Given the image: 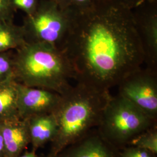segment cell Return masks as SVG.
I'll return each instance as SVG.
<instances>
[{"mask_svg": "<svg viewBox=\"0 0 157 157\" xmlns=\"http://www.w3.org/2000/svg\"><path fill=\"white\" fill-rule=\"evenodd\" d=\"M124 5L133 10L147 2H156L157 0H119Z\"/></svg>", "mask_w": 157, "mask_h": 157, "instance_id": "cell-20", "label": "cell"}, {"mask_svg": "<svg viewBox=\"0 0 157 157\" xmlns=\"http://www.w3.org/2000/svg\"><path fill=\"white\" fill-rule=\"evenodd\" d=\"M15 11L10 0H0V20L13 21Z\"/></svg>", "mask_w": 157, "mask_h": 157, "instance_id": "cell-19", "label": "cell"}, {"mask_svg": "<svg viewBox=\"0 0 157 157\" xmlns=\"http://www.w3.org/2000/svg\"><path fill=\"white\" fill-rule=\"evenodd\" d=\"M17 98V82L14 78L0 83V122L21 119Z\"/></svg>", "mask_w": 157, "mask_h": 157, "instance_id": "cell-12", "label": "cell"}, {"mask_svg": "<svg viewBox=\"0 0 157 157\" xmlns=\"http://www.w3.org/2000/svg\"><path fill=\"white\" fill-rule=\"evenodd\" d=\"M72 19V14L62 10L54 0H39L34 12L24 18L26 41L45 43L62 49Z\"/></svg>", "mask_w": 157, "mask_h": 157, "instance_id": "cell-5", "label": "cell"}, {"mask_svg": "<svg viewBox=\"0 0 157 157\" xmlns=\"http://www.w3.org/2000/svg\"><path fill=\"white\" fill-rule=\"evenodd\" d=\"M119 151L93 129L84 137L67 147L59 157H119Z\"/></svg>", "mask_w": 157, "mask_h": 157, "instance_id": "cell-9", "label": "cell"}, {"mask_svg": "<svg viewBox=\"0 0 157 157\" xmlns=\"http://www.w3.org/2000/svg\"><path fill=\"white\" fill-rule=\"evenodd\" d=\"M5 157H17L30 144L26 119H17L0 122Z\"/></svg>", "mask_w": 157, "mask_h": 157, "instance_id": "cell-10", "label": "cell"}, {"mask_svg": "<svg viewBox=\"0 0 157 157\" xmlns=\"http://www.w3.org/2000/svg\"><path fill=\"white\" fill-rule=\"evenodd\" d=\"M119 157H157V155L141 148L129 146L119 151Z\"/></svg>", "mask_w": 157, "mask_h": 157, "instance_id": "cell-18", "label": "cell"}, {"mask_svg": "<svg viewBox=\"0 0 157 157\" xmlns=\"http://www.w3.org/2000/svg\"><path fill=\"white\" fill-rule=\"evenodd\" d=\"M27 42L25 30L13 21L0 20V52L15 50Z\"/></svg>", "mask_w": 157, "mask_h": 157, "instance_id": "cell-13", "label": "cell"}, {"mask_svg": "<svg viewBox=\"0 0 157 157\" xmlns=\"http://www.w3.org/2000/svg\"><path fill=\"white\" fill-rule=\"evenodd\" d=\"M17 86L18 112L22 119L54 113L61 100V95L52 90L29 87L17 82Z\"/></svg>", "mask_w": 157, "mask_h": 157, "instance_id": "cell-8", "label": "cell"}, {"mask_svg": "<svg viewBox=\"0 0 157 157\" xmlns=\"http://www.w3.org/2000/svg\"><path fill=\"white\" fill-rule=\"evenodd\" d=\"M109 90L77 82L61 95L54 112L58 124L56 137L48 154L56 155L93 129L97 128L108 101Z\"/></svg>", "mask_w": 157, "mask_h": 157, "instance_id": "cell-2", "label": "cell"}, {"mask_svg": "<svg viewBox=\"0 0 157 157\" xmlns=\"http://www.w3.org/2000/svg\"><path fill=\"white\" fill-rule=\"evenodd\" d=\"M12 51L0 52V83L13 78V61Z\"/></svg>", "mask_w": 157, "mask_h": 157, "instance_id": "cell-16", "label": "cell"}, {"mask_svg": "<svg viewBox=\"0 0 157 157\" xmlns=\"http://www.w3.org/2000/svg\"><path fill=\"white\" fill-rule=\"evenodd\" d=\"M155 126L157 119L118 94L112 95L108 101L96 129L105 140L121 150L137 136Z\"/></svg>", "mask_w": 157, "mask_h": 157, "instance_id": "cell-4", "label": "cell"}, {"mask_svg": "<svg viewBox=\"0 0 157 157\" xmlns=\"http://www.w3.org/2000/svg\"><path fill=\"white\" fill-rule=\"evenodd\" d=\"M12 8L15 10H21L26 15H32L37 8L39 0H10Z\"/></svg>", "mask_w": 157, "mask_h": 157, "instance_id": "cell-17", "label": "cell"}, {"mask_svg": "<svg viewBox=\"0 0 157 157\" xmlns=\"http://www.w3.org/2000/svg\"><path fill=\"white\" fill-rule=\"evenodd\" d=\"M62 10L72 14L83 11L98 0H54Z\"/></svg>", "mask_w": 157, "mask_h": 157, "instance_id": "cell-15", "label": "cell"}, {"mask_svg": "<svg viewBox=\"0 0 157 157\" xmlns=\"http://www.w3.org/2000/svg\"><path fill=\"white\" fill-rule=\"evenodd\" d=\"M129 146L141 148L157 155V126L137 136L131 141Z\"/></svg>", "mask_w": 157, "mask_h": 157, "instance_id": "cell-14", "label": "cell"}, {"mask_svg": "<svg viewBox=\"0 0 157 157\" xmlns=\"http://www.w3.org/2000/svg\"><path fill=\"white\" fill-rule=\"evenodd\" d=\"M0 157H5L4 143H3V139L1 135V130H0Z\"/></svg>", "mask_w": 157, "mask_h": 157, "instance_id": "cell-22", "label": "cell"}, {"mask_svg": "<svg viewBox=\"0 0 157 157\" xmlns=\"http://www.w3.org/2000/svg\"><path fill=\"white\" fill-rule=\"evenodd\" d=\"M147 67L157 70V2H147L133 10Z\"/></svg>", "mask_w": 157, "mask_h": 157, "instance_id": "cell-7", "label": "cell"}, {"mask_svg": "<svg viewBox=\"0 0 157 157\" xmlns=\"http://www.w3.org/2000/svg\"><path fill=\"white\" fill-rule=\"evenodd\" d=\"M118 86L119 95L157 119V70L141 67L125 77Z\"/></svg>", "mask_w": 157, "mask_h": 157, "instance_id": "cell-6", "label": "cell"}, {"mask_svg": "<svg viewBox=\"0 0 157 157\" xmlns=\"http://www.w3.org/2000/svg\"><path fill=\"white\" fill-rule=\"evenodd\" d=\"M62 50L75 80L101 90L118 86L144 63L133 10L119 0H98L72 14Z\"/></svg>", "mask_w": 157, "mask_h": 157, "instance_id": "cell-1", "label": "cell"}, {"mask_svg": "<svg viewBox=\"0 0 157 157\" xmlns=\"http://www.w3.org/2000/svg\"><path fill=\"white\" fill-rule=\"evenodd\" d=\"M44 157H59L57 155H49L47 154V155H44Z\"/></svg>", "mask_w": 157, "mask_h": 157, "instance_id": "cell-23", "label": "cell"}, {"mask_svg": "<svg viewBox=\"0 0 157 157\" xmlns=\"http://www.w3.org/2000/svg\"><path fill=\"white\" fill-rule=\"evenodd\" d=\"M17 157H44V155H39L36 152L31 150L30 151H24Z\"/></svg>", "mask_w": 157, "mask_h": 157, "instance_id": "cell-21", "label": "cell"}, {"mask_svg": "<svg viewBox=\"0 0 157 157\" xmlns=\"http://www.w3.org/2000/svg\"><path fill=\"white\" fill-rule=\"evenodd\" d=\"M26 120L28 125L32 151L37 152L55 139L58 124L54 113L36 115Z\"/></svg>", "mask_w": 157, "mask_h": 157, "instance_id": "cell-11", "label": "cell"}, {"mask_svg": "<svg viewBox=\"0 0 157 157\" xmlns=\"http://www.w3.org/2000/svg\"><path fill=\"white\" fill-rule=\"evenodd\" d=\"M13 78L29 87L62 95L71 86L75 72L62 49L45 43L27 41L13 54Z\"/></svg>", "mask_w": 157, "mask_h": 157, "instance_id": "cell-3", "label": "cell"}]
</instances>
